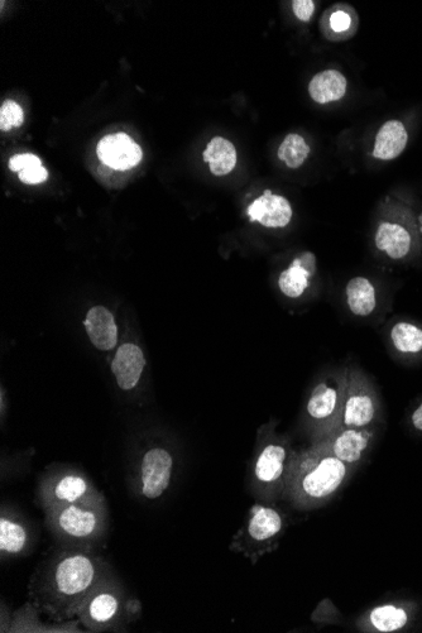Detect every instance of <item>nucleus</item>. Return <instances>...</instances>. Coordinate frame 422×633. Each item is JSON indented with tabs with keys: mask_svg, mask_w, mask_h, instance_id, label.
<instances>
[{
	"mask_svg": "<svg viewBox=\"0 0 422 633\" xmlns=\"http://www.w3.org/2000/svg\"><path fill=\"white\" fill-rule=\"evenodd\" d=\"M117 573L98 551L59 546L28 580V601L51 622L75 620L95 589Z\"/></svg>",
	"mask_w": 422,
	"mask_h": 633,
	"instance_id": "f257e3e1",
	"label": "nucleus"
},
{
	"mask_svg": "<svg viewBox=\"0 0 422 633\" xmlns=\"http://www.w3.org/2000/svg\"><path fill=\"white\" fill-rule=\"evenodd\" d=\"M347 473L348 464L318 443L300 455H292L285 493L297 505L323 501L338 491Z\"/></svg>",
	"mask_w": 422,
	"mask_h": 633,
	"instance_id": "f03ea898",
	"label": "nucleus"
},
{
	"mask_svg": "<svg viewBox=\"0 0 422 633\" xmlns=\"http://www.w3.org/2000/svg\"><path fill=\"white\" fill-rule=\"evenodd\" d=\"M107 498L74 503L45 512V526L57 545L98 551L107 541L109 532Z\"/></svg>",
	"mask_w": 422,
	"mask_h": 633,
	"instance_id": "7ed1b4c3",
	"label": "nucleus"
},
{
	"mask_svg": "<svg viewBox=\"0 0 422 633\" xmlns=\"http://www.w3.org/2000/svg\"><path fill=\"white\" fill-rule=\"evenodd\" d=\"M142 611L141 601L115 573L95 589L76 618L86 632H128L142 617Z\"/></svg>",
	"mask_w": 422,
	"mask_h": 633,
	"instance_id": "20e7f679",
	"label": "nucleus"
},
{
	"mask_svg": "<svg viewBox=\"0 0 422 633\" xmlns=\"http://www.w3.org/2000/svg\"><path fill=\"white\" fill-rule=\"evenodd\" d=\"M373 243L378 252L393 262L410 261L420 253L417 214L405 196L392 194L382 201Z\"/></svg>",
	"mask_w": 422,
	"mask_h": 633,
	"instance_id": "39448f33",
	"label": "nucleus"
},
{
	"mask_svg": "<svg viewBox=\"0 0 422 633\" xmlns=\"http://www.w3.org/2000/svg\"><path fill=\"white\" fill-rule=\"evenodd\" d=\"M104 495L93 479L81 469L57 467L49 469L38 479L36 503L43 512L52 508L97 501Z\"/></svg>",
	"mask_w": 422,
	"mask_h": 633,
	"instance_id": "423d86ee",
	"label": "nucleus"
},
{
	"mask_svg": "<svg viewBox=\"0 0 422 633\" xmlns=\"http://www.w3.org/2000/svg\"><path fill=\"white\" fill-rule=\"evenodd\" d=\"M174 472V457L169 450L160 447L148 449L131 479L134 496L148 502L161 500L169 492Z\"/></svg>",
	"mask_w": 422,
	"mask_h": 633,
	"instance_id": "0eeeda50",
	"label": "nucleus"
},
{
	"mask_svg": "<svg viewBox=\"0 0 422 633\" xmlns=\"http://www.w3.org/2000/svg\"><path fill=\"white\" fill-rule=\"evenodd\" d=\"M380 401L363 373L352 371L347 376L339 428L368 429L377 420Z\"/></svg>",
	"mask_w": 422,
	"mask_h": 633,
	"instance_id": "6e6552de",
	"label": "nucleus"
},
{
	"mask_svg": "<svg viewBox=\"0 0 422 633\" xmlns=\"http://www.w3.org/2000/svg\"><path fill=\"white\" fill-rule=\"evenodd\" d=\"M284 526V516L275 507L254 505L249 512L246 527L234 540L233 549L256 559L266 549L272 548L273 541L281 535Z\"/></svg>",
	"mask_w": 422,
	"mask_h": 633,
	"instance_id": "1a4fd4ad",
	"label": "nucleus"
},
{
	"mask_svg": "<svg viewBox=\"0 0 422 633\" xmlns=\"http://www.w3.org/2000/svg\"><path fill=\"white\" fill-rule=\"evenodd\" d=\"M40 531L25 513L11 505H2L0 511V558H23L35 550Z\"/></svg>",
	"mask_w": 422,
	"mask_h": 633,
	"instance_id": "9d476101",
	"label": "nucleus"
},
{
	"mask_svg": "<svg viewBox=\"0 0 422 633\" xmlns=\"http://www.w3.org/2000/svg\"><path fill=\"white\" fill-rule=\"evenodd\" d=\"M292 455L285 444L270 441L258 453L253 464V483L262 496L273 497L285 492Z\"/></svg>",
	"mask_w": 422,
	"mask_h": 633,
	"instance_id": "9b49d317",
	"label": "nucleus"
},
{
	"mask_svg": "<svg viewBox=\"0 0 422 633\" xmlns=\"http://www.w3.org/2000/svg\"><path fill=\"white\" fill-rule=\"evenodd\" d=\"M345 386H347V376H342L338 380L320 382L311 392L308 406H306L311 419L328 421L330 425L333 422L337 426L340 412H342Z\"/></svg>",
	"mask_w": 422,
	"mask_h": 633,
	"instance_id": "f8f14e48",
	"label": "nucleus"
},
{
	"mask_svg": "<svg viewBox=\"0 0 422 633\" xmlns=\"http://www.w3.org/2000/svg\"><path fill=\"white\" fill-rule=\"evenodd\" d=\"M97 153L103 165L117 171L134 169L143 158L141 146L126 133L108 134L100 139Z\"/></svg>",
	"mask_w": 422,
	"mask_h": 633,
	"instance_id": "ddd939ff",
	"label": "nucleus"
},
{
	"mask_svg": "<svg viewBox=\"0 0 422 633\" xmlns=\"http://www.w3.org/2000/svg\"><path fill=\"white\" fill-rule=\"evenodd\" d=\"M42 613L33 603L27 601L9 618L8 625L2 633H83L85 628L81 626L78 618L66 622H42Z\"/></svg>",
	"mask_w": 422,
	"mask_h": 633,
	"instance_id": "4468645a",
	"label": "nucleus"
},
{
	"mask_svg": "<svg viewBox=\"0 0 422 633\" xmlns=\"http://www.w3.org/2000/svg\"><path fill=\"white\" fill-rule=\"evenodd\" d=\"M372 439V430L345 428L335 430L333 436L320 441V444L345 464L354 465L361 462Z\"/></svg>",
	"mask_w": 422,
	"mask_h": 633,
	"instance_id": "2eb2a0df",
	"label": "nucleus"
},
{
	"mask_svg": "<svg viewBox=\"0 0 422 633\" xmlns=\"http://www.w3.org/2000/svg\"><path fill=\"white\" fill-rule=\"evenodd\" d=\"M247 215L251 223H260L265 228L281 229L291 223L294 210L285 196L266 190L248 206Z\"/></svg>",
	"mask_w": 422,
	"mask_h": 633,
	"instance_id": "dca6fc26",
	"label": "nucleus"
},
{
	"mask_svg": "<svg viewBox=\"0 0 422 633\" xmlns=\"http://www.w3.org/2000/svg\"><path fill=\"white\" fill-rule=\"evenodd\" d=\"M146 368V357L142 348L134 343H124L117 349L112 361L115 382L121 390L132 391L141 381Z\"/></svg>",
	"mask_w": 422,
	"mask_h": 633,
	"instance_id": "f3484780",
	"label": "nucleus"
},
{
	"mask_svg": "<svg viewBox=\"0 0 422 633\" xmlns=\"http://www.w3.org/2000/svg\"><path fill=\"white\" fill-rule=\"evenodd\" d=\"M318 265L313 252H302L278 277V287L290 299H299L310 287Z\"/></svg>",
	"mask_w": 422,
	"mask_h": 633,
	"instance_id": "a211bd4d",
	"label": "nucleus"
},
{
	"mask_svg": "<svg viewBox=\"0 0 422 633\" xmlns=\"http://www.w3.org/2000/svg\"><path fill=\"white\" fill-rule=\"evenodd\" d=\"M409 141L406 124L400 119H390L382 124L374 137L372 157L382 162L395 161L405 152Z\"/></svg>",
	"mask_w": 422,
	"mask_h": 633,
	"instance_id": "6ab92c4d",
	"label": "nucleus"
},
{
	"mask_svg": "<svg viewBox=\"0 0 422 633\" xmlns=\"http://www.w3.org/2000/svg\"><path fill=\"white\" fill-rule=\"evenodd\" d=\"M86 334L91 344L103 352L117 347L118 328L115 324L114 316L107 308L103 306H95L86 314L84 321Z\"/></svg>",
	"mask_w": 422,
	"mask_h": 633,
	"instance_id": "aec40b11",
	"label": "nucleus"
},
{
	"mask_svg": "<svg viewBox=\"0 0 422 633\" xmlns=\"http://www.w3.org/2000/svg\"><path fill=\"white\" fill-rule=\"evenodd\" d=\"M320 30L329 41H347L356 35L358 16L356 9L347 4H335L326 9L320 22Z\"/></svg>",
	"mask_w": 422,
	"mask_h": 633,
	"instance_id": "412c9836",
	"label": "nucleus"
},
{
	"mask_svg": "<svg viewBox=\"0 0 422 633\" xmlns=\"http://www.w3.org/2000/svg\"><path fill=\"white\" fill-rule=\"evenodd\" d=\"M347 90V78L334 69L320 71L309 83L310 98L320 105L339 102Z\"/></svg>",
	"mask_w": 422,
	"mask_h": 633,
	"instance_id": "4be33fe9",
	"label": "nucleus"
},
{
	"mask_svg": "<svg viewBox=\"0 0 422 633\" xmlns=\"http://www.w3.org/2000/svg\"><path fill=\"white\" fill-rule=\"evenodd\" d=\"M345 300L350 313L358 318H367L377 309V291L367 277H354L345 287Z\"/></svg>",
	"mask_w": 422,
	"mask_h": 633,
	"instance_id": "5701e85b",
	"label": "nucleus"
},
{
	"mask_svg": "<svg viewBox=\"0 0 422 633\" xmlns=\"http://www.w3.org/2000/svg\"><path fill=\"white\" fill-rule=\"evenodd\" d=\"M203 158L214 176L229 175L237 166V150L227 138L214 137L206 146Z\"/></svg>",
	"mask_w": 422,
	"mask_h": 633,
	"instance_id": "b1692460",
	"label": "nucleus"
},
{
	"mask_svg": "<svg viewBox=\"0 0 422 633\" xmlns=\"http://www.w3.org/2000/svg\"><path fill=\"white\" fill-rule=\"evenodd\" d=\"M411 621V609L397 604H382L369 612L368 622L374 631L391 633L404 630Z\"/></svg>",
	"mask_w": 422,
	"mask_h": 633,
	"instance_id": "393cba45",
	"label": "nucleus"
},
{
	"mask_svg": "<svg viewBox=\"0 0 422 633\" xmlns=\"http://www.w3.org/2000/svg\"><path fill=\"white\" fill-rule=\"evenodd\" d=\"M390 340L402 356H419L422 353V326L398 321L390 330Z\"/></svg>",
	"mask_w": 422,
	"mask_h": 633,
	"instance_id": "a878e982",
	"label": "nucleus"
},
{
	"mask_svg": "<svg viewBox=\"0 0 422 633\" xmlns=\"http://www.w3.org/2000/svg\"><path fill=\"white\" fill-rule=\"evenodd\" d=\"M311 148L300 134H287L284 142L278 147V158L291 170L300 169L308 160Z\"/></svg>",
	"mask_w": 422,
	"mask_h": 633,
	"instance_id": "bb28decb",
	"label": "nucleus"
},
{
	"mask_svg": "<svg viewBox=\"0 0 422 633\" xmlns=\"http://www.w3.org/2000/svg\"><path fill=\"white\" fill-rule=\"evenodd\" d=\"M23 121H25V113H23L21 105L14 100H7L3 103L2 108H0V129L2 131L7 132L13 128H18L22 126Z\"/></svg>",
	"mask_w": 422,
	"mask_h": 633,
	"instance_id": "cd10ccee",
	"label": "nucleus"
},
{
	"mask_svg": "<svg viewBox=\"0 0 422 633\" xmlns=\"http://www.w3.org/2000/svg\"><path fill=\"white\" fill-rule=\"evenodd\" d=\"M33 166H42V161L32 153H22V155H16L8 162L9 170L13 172H21L26 169H30Z\"/></svg>",
	"mask_w": 422,
	"mask_h": 633,
	"instance_id": "c85d7f7f",
	"label": "nucleus"
},
{
	"mask_svg": "<svg viewBox=\"0 0 422 633\" xmlns=\"http://www.w3.org/2000/svg\"><path fill=\"white\" fill-rule=\"evenodd\" d=\"M18 176L23 184L38 185L49 179V171L43 166H33L30 169L19 172Z\"/></svg>",
	"mask_w": 422,
	"mask_h": 633,
	"instance_id": "c756f323",
	"label": "nucleus"
},
{
	"mask_svg": "<svg viewBox=\"0 0 422 633\" xmlns=\"http://www.w3.org/2000/svg\"><path fill=\"white\" fill-rule=\"evenodd\" d=\"M292 12L299 21L308 23L315 13V2L313 0H294L291 3Z\"/></svg>",
	"mask_w": 422,
	"mask_h": 633,
	"instance_id": "7c9ffc66",
	"label": "nucleus"
},
{
	"mask_svg": "<svg viewBox=\"0 0 422 633\" xmlns=\"http://www.w3.org/2000/svg\"><path fill=\"white\" fill-rule=\"evenodd\" d=\"M411 424L414 426V429L422 433V402L416 407V410L412 412Z\"/></svg>",
	"mask_w": 422,
	"mask_h": 633,
	"instance_id": "2f4dec72",
	"label": "nucleus"
},
{
	"mask_svg": "<svg viewBox=\"0 0 422 633\" xmlns=\"http://www.w3.org/2000/svg\"><path fill=\"white\" fill-rule=\"evenodd\" d=\"M417 224H419V232H420V237H421V242H422V210L420 211L419 214H417Z\"/></svg>",
	"mask_w": 422,
	"mask_h": 633,
	"instance_id": "473e14b6",
	"label": "nucleus"
}]
</instances>
